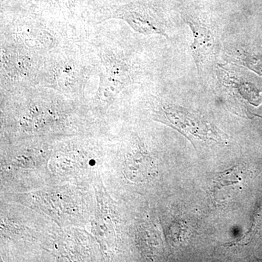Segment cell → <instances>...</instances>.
Listing matches in <instances>:
<instances>
[{"label": "cell", "mask_w": 262, "mask_h": 262, "mask_svg": "<svg viewBox=\"0 0 262 262\" xmlns=\"http://www.w3.org/2000/svg\"><path fill=\"white\" fill-rule=\"evenodd\" d=\"M160 115L161 117L160 121L171 125L185 135L190 134L201 139L211 137L213 139L216 135L214 127L210 126L208 122L194 114L177 106H163L160 110Z\"/></svg>", "instance_id": "1"}, {"label": "cell", "mask_w": 262, "mask_h": 262, "mask_svg": "<svg viewBox=\"0 0 262 262\" xmlns=\"http://www.w3.org/2000/svg\"><path fill=\"white\" fill-rule=\"evenodd\" d=\"M186 21L192 31L194 40L190 46V50L200 72L203 66L215 55L216 49L215 32L211 26L201 20L189 18Z\"/></svg>", "instance_id": "2"}, {"label": "cell", "mask_w": 262, "mask_h": 262, "mask_svg": "<svg viewBox=\"0 0 262 262\" xmlns=\"http://www.w3.org/2000/svg\"><path fill=\"white\" fill-rule=\"evenodd\" d=\"M112 18L122 19L136 32L145 35L160 34L168 37L165 24L150 11L139 7H127L119 10Z\"/></svg>", "instance_id": "3"}, {"label": "cell", "mask_w": 262, "mask_h": 262, "mask_svg": "<svg viewBox=\"0 0 262 262\" xmlns=\"http://www.w3.org/2000/svg\"><path fill=\"white\" fill-rule=\"evenodd\" d=\"M157 173L156 162L154 158L144 151H139L130 155L124 165V173L131 182L141 184L149 182Z\"/></svg>", "instance_id": "4"}, {"label": "cell", "mask_w": 262, "mask_h": 262, "mask_svg": "<svg viewBox=\"0 0 262 262\" xmlns=\"http://www.w3.org/2000/svg\"><path fill=\"white\" fill-rule=\"evenodd\" d=\"M104 65L105 78L111 86L113 91H117L122 86L131 81V67L123 58L104 52L101 55ZM106 83V84H108Z\"/></svg>", "instance_id": "5"}, {"label": "cell", "mask_w": 262, "mask_h": 262, "mask_svg": "<svg viewBox=\"0 0 262 262\" xmlns=\"http://www.w3.org/2000/svg\"><path fill=\"white\" fill-rule=\"evenodd\" d=\"M75 63L70 62H62L55 66L52 72L50 82L56 84V88H59L62 91H76L79 83V70Z\"/></svg>", "instance_id": "6"}]
</instances>
